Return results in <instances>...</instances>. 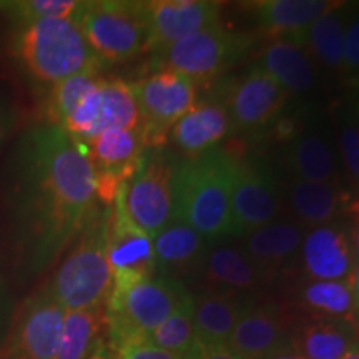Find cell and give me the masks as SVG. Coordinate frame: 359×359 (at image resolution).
I'll list each match as a JSON object with an SVG mask.
<instances>
[{"label": "cell", "instance_id": "cell-24", "mask_svg": "<svg viewBox=\"0 0 359 359\" xmlns=\"http://www.w3.org/2000/svg\"><path fill=\"white\" fill-rule=\"evenodd\" d=\"M205 281L212 291L243 296L255 291L264 281L262 273L250 262L245 251L231 245L210 248L201 263Z\"/></svg>", "mask_w": 359, "mask_h": 359}, {"label": "cell", "instance_id": "cell-20", "mask_svg": "<svg viewBox=\"0 0 359 359\" xmlns=\"http://www.w3.org/2000/svg\"><path fill=\"white\" fill-rule=\"evenodd\" d=\"M288 206L293 222L304 230L338 222L346 208V193L339 185L291 178L283 193V206Z\"/></svg>", "mask_w": 359, "mask_h": 359}, {"label": "cell", "instance_id": "cell-31", "mask_svg": "<svg viewBox=\"0 0 359 359\" xmlns=\"http://www.w3.org/2000/svg\"><path fill=\"white\" fill-rule=\"evenodd\" d=\"M147 343L178 356L195 346V299L188 298L167 321L147 336Z\"/></svg>", "mask_w": 359, "mask_h": 359}, {"label": "cell", "instance_id": "cell-19", "mask_svg": "<svg viewBox=\"0 0 359 359\" xmlns=\"http://www.w3.org/2000/svg\"><path fill=\"white\" fill-rule=\"evenodd\" d=\"M306 231L293 219H275L245 235V246L241 250L264 280H268L269 275L280 271L299 255Z\"/></svg>", "mask_w": 359, "mask_h": 359}, {"label": "cell", "instance_id": "cell-5", "mask_svg": "<svg viewBox=\"0 0 359 359\" xmlns=\"http://www.w3.org/2000/svg\"><path fill=\"white\" fill-rule=\"evenodd\" d=\"M183 283L151 276L122 290H111L105 306L107 344L111 351L143 341L190 298Z\"/></svg>", "mask_w": 359, "mask_h": 359}, {"label": "cell", "instance_id": "cell-14", "mask_svg": "<svg viewBox=\"0 0 359 359\" xmlns=\"http://www.w3.org/2000/svg\"><path fill=\"white\" fill-rule=\"evenodd\" d=\"M147 27V52H158L188 35L219 24L222 4L210 0L142 2Z\"/></svg>", "mask_w": 359, "mask_h": 359}, {"label": "cell", "instance_id": "cell-15", "mask_svg": "<svg viewBox=\"0 0 359 359\" xmlns=\"http://www.w3.org/2000/svg\"><path fill=\"white\" fill-rule=\"evenodd\" d=\"M299 258L311 281L346 280L359 262L351 230L341 219L304 233Z\"/></svg>", "mask_w": 359, "mask_h": 359}, {"label": "cell", "instance_id": "cell-9", "mask_svg": "<svg viewBox=\"0 0 359 359\" xmlns=\"http://www.w3.org/2000/svg\"><path fill=\"white\" fill-rule=\"evenodd\" d=\"M147 147H161L173 125L198 103L196 83L170 70H156L132 83Z\"/></svg>", "mask_w": 359, "mask_h": 359}, {"label": "cell", "instance_id": "cell-7", "mask_svg": "<svg viewBox=\"0 0 359 359\" xmlns=\"http://www.w3.org/2000/svg\"><path fill=\"white\" fill-rule=\"evenodd\" d=\"M246 48V39L224 29L219 22L178 40L163 50L154 52L151 67L154 72H175L198 85L226 70Z\"/></svg>", "mask_w": 359, "mask_h": 359}, {"label": "cell", "instance_id": "cell-40", "mask_svg": "<svg viewBox=\"0 0 359 359\" xmlns=\"http://www.w3.org/2000/svg\"><path fill=\"white\" fill-rule=\"evenodd\" d=\"M87 359H116V358H115V353L111 351L109 344H107V341H103L100 346H98L95 351L90 354Z\"/></svg>", "mask_w": 359, "mask_h": 359}, {"label": "cell", "instance_id": "cell-10", "mask_svg": "<svg viewBox=\"0 0 359 359\" xmlns=\"http://www.w3.org/2000/svg\"><path fill=\"white\" fill-rule=\"evenodd\" d=\"M65 311L42 290L30 296L13 316L0 348V359H55Z\"/></svg>", "mask_w": 359, "mask_h": 359}, {"label": "cell", "instance_id": "cell-28", "mask_svg": "<svg viewBox=\"0 0 359 359\" xmlns=\"http://www.w3.org/2000/svg\"><path fill=\"white\" fill-rule=\"evenodd\" d=\"M105 309L65 313L55 359H87L105 341Z\"/></svg>", "mask_w": 359, "mask_h": 359}, {"label": "cell", "instance_id": "cell-13", "mask_svg": "<svg viewBox=\"0 0 359 359\" xmlns=\"http://www.w3.org/2000/svg\"><path fill=\"white\" fill-rule=\"evenodd\" d=\"M290 95L268 74L253 65L228 92L226 105L233 130L258 135L273 128L283 116Z\"/></svg>", "mask_w": 359, "mask_h": 359}, {"label": "cell", "instance_id": "cell-32", "mask_svg": "<svg viewBox=\"0 0 359 359\" xmlns=\"http://www.w3.org/2000/svg\"><path fill=\"white\" fill-rule=\"evenodd\" d=\"M102 79L100 70L83 72L74 77L62 80L50 87L47 98V116L48 123L62 127V123L69 118L80 100L98 83Z\"/></svg>", "mask_w": 359, "mask_h": 359}, {"label": "cell", "instance_id": "cell-37", "mask_svg": "<svg viewBox=\"0 0 359 359\" xmlns=\"http://www.w3.org/2000/svg\"><path fill=\"white\" fill-rule=\"evenodd\" d=\"M13 123H15V114L4 103H0V148L4 147L7 138L11 137Z\"/></svg>", "mask_w": 359, "mask_h": 359}, {"label": "cell", "instance_id": "cell-44", "mask_svg": "<svg viewBox=\"0 0 359 359\" xmlns=\"http://www.w3.org/2000/svg\"><path fill=\"white\" fill-rule=\"evenodd\" d=\"M341 359H359V339L353 344L351 349H349V351L344 354Z\"/></svg>", "mask_w": 359, "mask_h": 359}, {"label": "cell", "instance_id": "cell-8", "mask_svg": "<svg viewBox=\"0 0 359 359\" xmlns=\"http://www.w3.org/2000/svg\"><path fill=\"white\" fill-rule=\"evenodd\" d=\"M177 158L161 147L145 148L137 170L123 183L130 218L151 238L173 222V173Z\"/></svg>", "mask_w": 359, "mask_h": 359}, {"label": "cell", "instance_id": "cell-34", "mask_svg": "<svg viewBox=\"0 0 359 359\" xmlns=\"http://www.w3.org/2000/svg\"><path fill=\"white\" fill-rule=\"evenodd\" d=\"M336 150L348 182L359 190V118L354 109L339 116Z\"/></svg>", "mask_w": 359, "mask_h": 359}, {"label": "cell", "instance_id": "cell-16", "mask_svg": "<svg viewBox=\"0 0 359 359\" xmlns=\"http://www.w3.org/2000/svg\"><path fill=\"white\" fill-rule=\"evenodd\" d=\"M285 167L291 178L341 185V165L336 143L325 125L313 122L294 130L286 138L283 151Z\"/></svg>", "mask_w": 359, "mask_h": 359}, {"label": "cell", "instance_id": "cell-45", "mask_svg": "<svg viewBox=\"0 0 359 359\" xmlns=\"http://www.w3.org/2000/svg\"><path fill=\"white\" fill-rule=\"evenodd\" d=\"M354 110H356V115H358V118H359V97H358V102H356V109H354Z\"/></svg>", "mask_w": 359, "mask_h": 359}, {"label": "cell", "instance_id": "cell-36", "mask_svg": "<svg viewBox=\"0 0 359 359\" xmlns=\"http://www.w3.org/2000/svg\"><path fill=\"white\" fill-rule=\"evenodd\" d=\"M114 353L116 359H182L178 354L156 348L154 344L147 343V341L130 343Z\"/></svg>", "mask_w": 359, "mask_h": 359}, {"label": "cell", "instance_id": "cell-35", "mask_svg": "<svg viewBox=\"0 0 359 359\" xmlns=\"http://www.w3.org/2000/svg\"><path fill=\"white\" fill-rule=\"evenodd\" d=\"M343 75L359 83V7L354 6L344 35Z\"/></svg>", "mask_w": 359, "mask_h": 359}, {"label": "cell", "instance_id": "cell-4", "mask_svg": "<svg viewBox=\"0 0 359 359\" xmlns=\"http://www.w3.org/2000/svg\"><path fill=\"white\" fill-rule=\"evenodd\" d=\"M11 53L30 82L48 88L77 74L102 69L79 22L70 19L15 25Z\"/></svg>", "mask_w": 359, "mask_h": 359}, {"label": "cell", "instance_id": "cell-18", "mask_svg": "<svg viewBox=\"0 0 359 359\" xmlns=\"http://www.w3.org/2000/svg\"><path fill=\"white\" fill-rule=\"evenodd\" d=\"M233 132L230 114L223 100H206L196 103L188 114L173 125L170 137L175 147L187 155H203L219 147Z\"/></svg>", "mask_w": 359, "mask_h": 359}, {"label": "cell", "instance_id": "cell-1", "mask_svg": "<svg viewBox=\"0 0 359 359\" xmlns=\"http://www.w3.org/2000/svg\"><path fill=\"white\" fill-rule=\"evenodd\" d=\"M2 205L15 266L25 276L50 268L100 205L83 143L48 122L27 128L6 161Z\"/></svg>", "mask_w": 359, "mask_h": 359}, {"label": "cell", "instance_id": "cell-3", "mask_svg": "<svg viewBox=\"0 0 359 359\" xmlns=\"http://www.w3.org/2000/svg\"><path fill=\"white\" fill-rule=\"evenodd\" d=\"M110 210L111 206L103 205L93 210L43 288L65 313L107 306L114 288V275L107 255Z\"/></svg>", "mask_w": 359, "mask_h": 359}, {"label": "cell", "instance_id": "cell-38", "mask_svg": "<svg viewBox=\"0 0 359 359\" xmlns=\"http://www.w3.org/2000/svg\"><path fill=\"white\" fill-rule=\"evenodd\" d=\"M201 359H240L231 351L228 344H215V346H200Z\"/></svg>", "mask_w": 359, "mask_h": 359}, {"label": "cell", "instance_id": "cell-42", "mask_svg": "<svg viewBox=\"0 0 359 359\" xmlns=\"http://www.w3.org/2000/svg\"><path fill=\"white\" fill-rule=\"evenodd\" d=\"M351 238H353L354 250H356V255H358V259H359V213L356 215V219H354L353 230H351Z\"/></svg>", "mask_w": 359, "mask_h": 359}, {"label": "cell", "instance_id": "cell-12", "mask_svg": "<svg viewBox=\"0 0 359 359\" xmlns=\"http://www.w3.org/2000/svg\"><path fill=\"white\" fill-rule=\"evenodd\" d=\"M107 255L114 275L111 290L127 288L135 283L155 276L154 238L130 218L123 200V185L116 193L110 210Z\"/></svg>", "mask_w": 359, "mask_h": 359}, {"label": "cell", "instance_id": "cell-21", "mask_svg": "<svg viewBox=\"0 0 359 359\" xmlns=\"http://www.w3.org/2000/svg\"><path fill=\"white\" fill-rule=\"evenodd\" d=\"M255 65L268 74L288 95H304L316 87V64L306 48L290 40H273L264 47Z\"/></svg>", "mask_w": 359, "mask_h": 359}, {"label": "cell", "instance_id": "cell-17", "mask_svg": "<svg viewBox=\"0 0 359 359\" xmlns=\"http://www.w3.org/2000/svg\"><path fill=\"white\" fill-rule=\"evenodd\" d=\"M291 341L286 316L273 304L250 306L228 339V346L240 359H266Z\"/></svg>", "mask_w": 359, "mask_h": 359}, {"label": "cell", "instance_id": "cell-6", "mask_svg": "<svg viewBox=\"0 0 359 359\" xmlns=\"http://www.w3.org/2000/svg\"><path fill=\"white\" fill-rule=\"evenodd\" d=\"M77 22L100 64H125L147 52L142 2H85Z\"/></svg>", "mask_w": 359, "mask_h": 359}, {"label": "cell", "instance_id": "cell-39", "mask_svg": "<svg viewBox=\"0 0 359 359\" xmlns=\"http://www.w3.org/2000/svg\"><path fill=\"white\" fill-rule=\"evenodd\" d=\"M293 339V338H291ZM266 359H306L303 356L302 353H299V349L294 346L293 341H290L288 344H285V346H281L278 351H275L271 354V356L266 358Z\"/></svg>", "mask_w": 359, "mask_h": 359}, {"label": "cell", "instance_id": "cell-2", "mask_svg": "<svg viewBox=\"0 0 359 359\" xmlns=\"http://www.w3.org/2000/svg\"><path fill=\"white\" fill-rule=\"evenodd\" d=\"M238 158L226 148L177 160L173 173V219L187 223L206 241L233 235L231 190Z\"/></svg>", "mask_w": 359, "mask_h": 359}, {"label": "cell", "instance_id": "cell-22", "mask_svg": "<svg viewBox=\"0 0 359 359\" xmlns=\"http://www.w3.org/2000/svg\"><path fill=\"white\" fill-rule=\"evenodd\" d=\"M338 4L330 0H264L255 4V17L264 32L303 47L313 22Z\"/></svg>", "mask_w": 359, "mask_h": 359}, {"label": "cell", "instance_id": "cell-33", "mask_svg": "<svg viewBox=\"0 0 359 359\" xmlns=\"http://www.w3.org/2000/svg\"><path fill=\"white\" fill-rule=\"evenodd\" d=\"M85 2L79 0H15V2H0L15 25L29 22L48 19L77 20Z\"/></svg>", "mask_w": 359, "mask_h": 359}, {"label": "cell", "instance_id": "cell-27", "mask_svg": "<svg viewBox=\"0 0 359 359\" xmlns=\"http://www.w3.org/2000/svg\"><path fill=\"white\" fill-rule=\"evenodd\" d=\"M359 339V327L344 320H318L303 326L293 344L306 359H341Z\"/></svg>", "mask_w": 359, "mask_h": 359}, {"label": "cell", "instance_id": "cell-41", "mask_svg": "<svg viewBox=\"0 0 359 359\" xmlns=\"http://www.w3.org/2000/svg\"><path fill=\"white\" fill-rule=\"evenodd\" d=\"M351 286L354 294V304H356V320L359 318V262L351 275Z\"/></svg>", "mask_w": 359, "mask_h": 359}, {"label": "cell", "instance_id": "cell-26", "mask_svg": "<svg viewBox=\"0 0 359 359\" xmlns=\"http://www.w3.org/2000/svg\"><path fill=\"white\" fill-rule=\"evenodd\" d=\"M351 11V4L339 2L334 8L314 20L308 29L303 47L306 48L316 67L320 65L333 74L343 75L344 35Z\"/></svg>", "mask_w": 359, "mask_h": 359}, {"label": "cell", "instance_id": "cell-29", "mask_svg": "<svg viewBox=\"0 0 359 359\" xmlns=\"http://www.w3.org/2000/svg\"><path fill=\"white\" fill-rule=\"evenodd\" d=\"M142 115L132 83L123 79L103 77L97 135L111 128H140Z\"/></svg>", "mask_w": 359, "mask_h": 359}, {"label": "cell", "instance_id": "cell-43", "mask_svg": "<svg viewBox=\"0 0 359 359\" xmlns=\"http://www.w3.org/2000/svg\"><path fill=\"white\" fill-rule=\"evenodd\" d=\"M182 359H201V353H200L198 344L195 343V346H193L188 353L183 354Z\"/></svg>", "mask_w": 359, "mask_h": 359}, {"label": "cell", "instance_id": "cell-25", "mask_svg": "<svg viewBox=\"0 0 359 359\" xmlns=\"http://www.w3.org/2000/svg\"><path fill=\"white\" fill-rule=\"evenodd\" d=\"M250 303L245 296L210 291L195 302V339L201 348L228 344Z\"/></svg>", "mask_w": 359, "mask_h": 359}, {"label": "cell", "instance_id": "cell-11", "mask_svg": "<svg viewBox=\"0 0 359 359\" xmlns=\"http://www.w3.org/2000/svg\"><path fill=\"white\" fill-rule=\"evenodd\" d=\"M283 208V187L266 161H236L231 190L233 235H248L275 222Z\"/></svg>", "mask_w": 359, "mask_h": 359}, {"label": "cell", "instance_id": "cell-23", "mask_svg": "<svg viewBox=\"0 0 359 359\" xmlns=\"http://www.w3.org/2000/svg\"><path fill=\"white\" fill-rule=\"evenodd\" d=\"M208 245L210 241H206L198 231L180 219H173L154 236L156 269L161 268L167 271L165 276L170 278L198 269L208 253Z\"/></svg>", "mask_w": 359, "mask_h": 359}, {"label": "cell", "instance_id": "cell-30", "mask_svg": "<svg viewBox=\"0 0 359 359\" xmlns=\"http://www.w3.org/2000/svg\"><path fill=\"white\" fill-rule=\"evenodd\" d=\"M302 303L320 320H344L356 325L351 276L338 281H309L302 291Z\"/></svg>", "mask_w": 359, "mask_h": 359}]
</instances>
